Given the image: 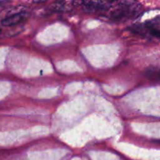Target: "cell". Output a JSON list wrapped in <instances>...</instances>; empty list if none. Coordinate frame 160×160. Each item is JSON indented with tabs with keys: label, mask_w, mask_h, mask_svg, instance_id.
<instances>
[{
	"label": "cell",
	"mask_w": 160,
	"mask_h": 160,
	"mask_svg": "<svg viewBox=\"0 0 160 160\" xmlns=\"http://www.w3.org/2000/svg\"><path fill=\"white\" fill-rule=\"evenodd\" d=\"M115 3V6L112 4L109 9L110 20L114 21H125L137 17L142 12V6L137 2L124 1Z\"/></svg>",
	"instance_id": "cell-1"
},
{
	"label": "cell",
	"mask_w": 160,
	"mask_h": 160,
	"mask_svg": "<svg viewBox=\"0 0 160 160\" xmlns=\"http://www.w3.org/2000/svg\"><path fill=\"white\" fill-rule=\"evenodd\" d=\"M83 10L89 13L105 12L109 11L113 3L106 1H87L81 3Z\"/></svg>",
	"instance_id": "cell-2"
},
{
	"label": "cell",
	"mask_w": 160,
	"mask_h": 160,
	"mask_svg": "<svg viewBox=\"0 0 160 160\" xmlns=\"http://www.w3.org/2000/svg\"><path fill=\"white\" fill-rule=\"evenodd\" d=\"M28 17V13L25 11H18L12 13H9L6 17H5L1 21L2 25L6 27L14 26L19 23H21L26 20Z\"/></svg>",
	"instance_id": "cell-3"
},
{
	"label": "cell",
	"mask_w": 160,
	"mask_h": 160,
	"mask_svg": "<svg viewBox=\"0 0 160 160\" xmlns=\"http://www.w3.org/2000/svg\"><path fill=\"white\" fill-rule=\"evenodd\" d=\"M70 2H56L51 6V9L56 12H63V11H68L72 6H68Z\"/></svg>",
	"instance_id": "cell-4"
},
{
	"label": "cell",
	"mask_w": 160,
	"mask_h": 160,
	"mask_svg": "<svg viewBox=\"0 0 160 160\" xmlns=\"http://www.w3.org/2000/svg\"><path fill=\"white\" fill-rule=\"evenodd\" d=\"M145 74L149 79L152 80V81H159L160 80V70L156 67H151V68L147 69Z\"/></svg>",
	"instance_id": "cell-5"
},
{
	"label": "cell",
	"mask_w": 160,
	"mask_h": 160,
	"mask_svg": "<svg viewBox=\"0 0 160 160\" xmlns=\"http://www.w3.org/2000/svg\"><path fill=\"white\" fill-rule=\"evenodd\" d=\"M0 32H1V29H0Z\"/></svg>",
	"instance_id": "cell-6"
}]
</instances>
